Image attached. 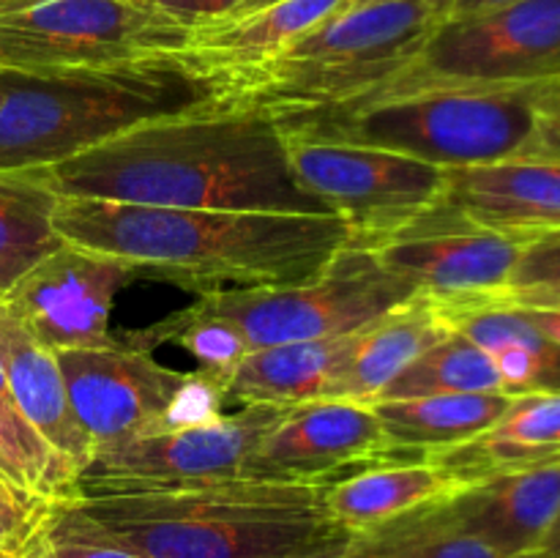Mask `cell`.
Instances as JSON below:
<instances>
[{"mask_svg":"<svg viewBox=\"0 0 560 558\" xmlns=\"http://www.w3.org/2000/svg\"><path fill=\"white\" fill-rule=\"evenodd\" d=\"M0 481L44 507L80 501L77 468L38 435L9 394H0Z\"/></svg>","mask_w":560,"mask_h":558,"instance_id":"83f0119b","label":"cell"},{"mask_svg":"<svg viewBox=\"0 0 560 558\" xmlns=\"http://www.w3.org/2000/svg\"><path fill=\"white\" fill-rule=\"evenodd\" d=\"M3 290H5V288H3V284H0V295H3Z\"/></svg>","mask_w":560,"mask_h":558,"instance_id":"7bdbcfd3","label":"cell"},{"mask_svg":"<svg viewBox=\"0 0 560 558\" xmlns=\"http://www.w3.org/2000/svg\"><path fill=\"white\" fill-rule=\"evenodd\" d=\"M441 211L470 228L517 241L560 230L558 159H509L448 170Z\"/></svg>","mask_w":560,"mask_h":558,"instance_id":"2e32d148","label":"cell"},{"mask_svg":"<svg viewBox=\"0 0 560 558\" xmlns=\"http://www.w3.org/2000/svg\"><path fill=\"white\" fill-rule=\"evenodd\" d=\"M441 312L452 332L490 356L509 394H560V345L517 310L474 304Z\"/></svg>","mask_w":560,"mask_h":558,"instance_id":"cb8c5ba5","label":"cell"},{"mask_svg":"<svg viewBox=\"0 0 560 558\" xmlns=\"http://www.w3.org/2000/svg\"><path fill=\"white\" fill-rule=\"evenodd\" d=\"M514 394H430L370 403L392 452L427 457L495 425Z\"/></svg>","mask_w":560,"mask_h":558,"instance_id":"d4e9b609","label":"cell"},{"mask_svg":"<svg viewBox=\"0 0 560 558\" xmlns=\"http://www.w3.org/2000/svg\"><path fill=\"white\" fill-rule=\"evenodd\" d=\"M394 457L408 454L388 449L372 405L315 399L288 408L257 441L244 465V479L331 481L359 465Z\"/></svg>","mask_w":560,"mask_h":558,"instance_id":"9a60e30c","label":"cell"},{"mask_svg":"<svg viewBox=\"0 0 560 558\" xmlns=\"http://www.w3.org/2000/svg\"><path fill=\"white\" fill-rule=\"evenodd\" d=\"M189 31L140 0H0V69L49 71L180 53Z\"/></svg>","mask_w":560,"mask_h":558,"instance_id":"30bf717a","label":"cell"},{"mask_svg":"<svg viewBox=\"0 0 560 558\" xmlns=\"http://www.w3.org/2000/svg\"><path fill=\"white\" fill-rule=\"evenodd\" d=\"M27 558H142V556L115 545V542L98 539V536H91L85 534V531L74 528V525L63 523V520L55 518V512L49 509L47 518H44L42 531H38L31 553H27Z\"/></svg>","mask_w":560,"mask_h":558,"instance_id":"1f68e13d","label":"cell"},{"mask_svg":"<svg viewBox=\"0 0 560 558\" xmlns=\"http://www.w3.org/2000/svg\"><path fill=\"white\" fill-rule=\"evenodd\" d=\"M514 3V0H448L446 9H443V20H465V16L485 14V11L501 9V5Z\"/></svg>","mask_w":560,"mask_h":558,"instance_id":"e575fe53","label":"cell"},{"mask_svg":"<svg viewBox=\"0 0 560 558\" xmlns=\"http://www.w3.org/2000/svg\"><path fill=\"white\" fill-rule=\"evenodd\" d=\"M520 558H550V556H541V553H528V556H520Z\"/></svg>","mask_w":560,"mask_h":558,"instance_id":"b9f144b4","label":"cell"},{"mask_svg":"<svg viewBox=\"0 0 560 558\" xmlns=\"http://www.w3.org/2000/svg\"><path fill=\"white\" fill-rule=\"evenodd\" d=\"M525 241L470 228L438 208L364 246L383 268L408 279L441 310L490 301L506 284Z\"/></svg>","mask_w":560,"mask_h":558,"instance_id":"5bb4252c","label":"cell"},{"mask_svg":"<svg viewBox=\"0 0 560 558\" xmlns=\"http://www.w3.org/2000/svg\"><path fill=\"white\" fill-rule=\"evenodd\" d=\"M366 3H381V0H345L342 9H353V5H366ZM448 0H443V9H446Z\"/></svg>","mask_w":560,"mask_h":558,"instance_id":"60d3db41","label":"cell"},{"mask_svg":"<svg viewBox=\"0 0 560 558\" xmlns=\"http://www.w3.org/2000/svg\"><path fill=\"white\" fill-rule=\"evenodd\" d=\"M137 274L118 257L60 244L3 290L0 310L49 350L102 348L118 339L109 334L113 306Z\"/></svg>","mask_w":560,"mask_h":558,"instance_id":"4fadbf2b","label":"cell"},{"mask_svg":"<svg viewBox=\"0 0 560 558\" xmlns=\"http://www.w3.org/2000/svg\"><path fill=\"white\" fill-rule=\"evenodd\" d=\"M560 454V394H517L495 425L470 441L427 454L459 487Z\"/></svg>","mask_w":560,"mask_h":558,"instance_id":"ffe728a7","label":"cell"},{"mask_svg":"<svg viewBox=\"0 0 560 558\" xmlns=\"http://www.w3.org/2000/svg\"><path fill=\"white\" fill-rule=\"evenodd\" d=\"M441 16L443 0H381L339 9L260 69L230 82V102L288 118L364 98L416 58Z\"/></svg>","mask_w":560,"mask_h":558,"instance_id":"8992f818","label":"cell"},{"mask_svg":"<svg viewBox=\"0 0 560 558\" xmlns=\"http://www.w3.org/2000/svg\"><path fill=\"white\" fill-rule=\"evenodd\" d=\"M355 337L284 342L252 348L230 372L222 397L241 405H304L331 399L339 375L348 367Z\"/></svg>","mask_w":560,"mask_h":558,"instance_id":"44dd1931","label":"cell"},{"mask_svg":"<svg viewBox=\"0 0 560 558\" xmlns=\"http://www.w3.org/2000/svg\"><path fill=\"white\" fill-rule=\"evenodd\" d=\"M509 310H517L525 321L534 323L541 334L560 345V310H523V306H509Z\"/></svg>","mask_w":560,"mask_h":558,"instance_id":"d590c367","label":"cell"},{"mask_svg":"<svg viewBox=\"0 0 560 558\" xmlns=\"http://www.w3.org/2000/svg\"><path fill=\"white\" fill-rule=\"evenodd\" d=\"M284 414V405H244L238 414H222L197 425L98 443L80 474V498L137 496L244 479L252 449Z\"/></svg>","mask_w":560,"mask_h":558,"instance_id":"8fae6325","label":"cell"},{"mask_svg":"<svg viewBox=\"0 0 560 558\" xmlns=\"http://www.w3.org/2000/svg\"><path fill=\"white\" fill-rule=\"evenodd\" d=\"M0 361L9 397L38 435L82 474L93 441L69 403L58 356L38 342L20 321L0 310Z\"/></svg>","mask_w":560,"mask_h":558,"instance_id":"d6986e66","label":"cell"},{"mask_svg":"<svg viewBox=\"0 0 560 558\" xmlns=\"http://www.w3.org/2000/svg\"><path fill=\"white\" fill-rule=\"evenodd\" d=\"M44 503H33L27 498L16 496L11 487H5L0 481V514H20V512H31V509H42Z\"/></svg>","mask_w":560,"mask_h":558,"instance_id":"74e56055","label":"cell"},{"mask_svg":"<svg viewBox=\"0 0 560 558\" xmlns=\"http://www.w3.org/2000/svg\"><path fill=\"white\" fill-rule=\"evenodd\" d=\"M525 159H558L560 162V80L541 85L536 137Z\"/></svg>","mask_w":560,"mask_h":558,"instance_id":"836d02e7","label":"cell"},{"mask_svg":"<svg viewBox=\"0 0 560 558\" xmlns=\"http://www.w3.org/2000/svg\"><path fill=\"white\" fill-rule=\"evenodd\" d=\"M180 53L49 71L0 69V170H47L120 131L228 102Z\"/></svg>","mask_w":560,"mask_h":558,"instance_id":"277c9868","label":"cell"},{"mask_svg":"<svg viewBox=\"0 0 560 558\" xmlns=\"http://www.w3.org/2000/svg\"><path fill=\"white\" fill-rule=\"evenodd\" d=\"M126 342L140 345V348L153 350L156 345L175 342L184 350H189L195 359L197 372L211 377L219 388L230 377V372L241 364L246 353H249V342L238 326H233L224 317L213 315V312L202 310L200 304H189L184 310L173 312V315L162 317L153 323L151 328H140V332L120 334Z\"/></svg>","mask_w":560,"mask_h":558,"instance_id":"f546056e","label":"cell"},{"mask_svg":"<svg viewBox=\"0 0 560 558\" xmlns=\"http://www.w3.org/2000/svg\"><path fill=\"white\" fill-rule=\"evenodd\" d=\"M69 403L93 446L222 416V388L202 372L164 367L124 337L102 348L55 350Z\"/></svg>","mask_w":560,"mask_h":558,"instance_id":"ba28073f","label":"cell"},{"mask_svg":"<svg viewBox=\"0 0 560 558\" xmlns=\"http://www.w3.org/2000/svg\"><path fill=\"white\" fill-rule=\"evenodd\" d=\"M140 3L151 9L153 14L191 31V27L208 25V22L235 14L246 0H140Z\"/></svg>","mask_w":560,"mask_h":558,"instance_id":"d6a6232c","label":"cell"},{"mask_svg":"<svg viewBox=\"0 0 560 558\" xmlns=\"http://www.w3.org/2000/svg\"><path fill=\"white\" fill-rule=\"evenodd\" d=\"M541 85L416 88L273 120L299 140L383 148L443 170L479 167L528 156Z\"/></svg>","mask_w":560,"mask_h":558,"instance_id":"5b68a950","label":"cell"},{"mask_svg":"<svg viewBox=\"0 0 560 558\" xmlns=\"http://www.w3.org/2000/svg\"><path fill=\"white\" fill-rule=\"evenodd\" d=\"M342 5L345 0H277L246 14L191 27L180 55L208 74L233 82L260 69L301 33L337 14Z\"/></svg>","mask_w":560,"mask_h":558,"instance_id":"ac0fdd59","label":"cell"},{"mask_svg":"<svg viewBox=\"0 0 560 558\" xmlns=\"http://www.w3.org/2000/svg\"><path fill=\"white\" fill-rule=\"evenodd\" d=\"M42 173L58 197L197 211L334 213L295 178L277 120L230 98L137 124Z\"/></svg>","mask_w":560,"mask_h":558,"instance_id":"6da1fadb","label":"cell"},{"mask_svg":"<svg viewBox=\"0 0 560 558\" xmlns=\"http://www.w3.org/2000/svg\"><path fill=\"white\" fill-rule=\"evenodd\" d=\"M452 326L435 299L416 293L359 332L348 367L334 386L331 399L375 403L383 388L421 353L446 339Z\"/></svg>","mask_w":560,"mask_h":558,"instance_id":"603a6c76","label":"cell"},{"mask_svg":"<svg viewBox=\"0 0 560 558\" xmlns=\"http://www.w3.org/2000/svg\"><path fill=\"white\" fill-rule=\"evenodd\" d=\"M5 487H9V485H5Z\"/></svg>","mask_w":560,"mask_h":558,"instance_id":"ee69618b","label":"cell"},{"mask_svg":"<svg viewBox=\"0 0 560 558\" xmlns=\"http://www.w3.org/2000/svg\"><path fill=\"white\" fill-rule=\"evenodd\" d=\"M58 191L42 170H0V284L16 277L63 244L55 233L52 213Z\"/></svg>","mask_w":560,"mask_h":558,"instance_id":"484cf974","label":"cell"},{"mask_svg":"<svg viewBox=\"0 0 560 558\" xmlns=\"http://www.w3.org/2000/svg\"><path fill=\"white\" fill-rule=\"evenodd\" d=\"M416 293V284L383 268L372 252L348 246L315 279L282 288L202 290L197 304L238 326L249 348H268L350 337Z\"/></svg>","mask_w":560,"mask_h":558,"instance_id":"52a82bcc","label":"cell"},{"mask_svg":"<svg viewBox=\"0 0 560 558\" xmlns=\"http://www.w3.org/2000/svg\"><path fill=\"white\" fill-rule=\"evenodd\" d=\"M485 304L560 310V230L525 241L506 284Z\"/></svg>","mask_w":560,"mask_h":558,"instance_id":"4dcf8cb0","label":"cell"},{"mask_svg":"<svg viewBox=\"0 0 560 558\" xmlns=\"http://www.w3.org/2000/svg\"><path fill=\"white\" fill-rule=\"evenodd\" d=\"M448 498L350 534V542L364 558H503L459 523Z\"/></svg>","mask_w":560,"mask_h":558,"instance_id":"4316f807","label":"cell"},{"mask_svg":"<svg viewBox=\"0 0 560 558\" xmlns=\"http://www.w3.org/2000/svg\"><path fill=\"white\" fill-rule=\"evenodd\" d=\"M463 487L424 457L366 463L326 481V512L348 534H361Z\"/></svg>","mask_w":560,"mask_h":558,"instance_id":"7402d4cb","label":"cell"},{"mask_svg":"<svg viewBox=\"0 0 560 558\" xmlns=\"http://www.w3.org/2000/svg\"><path fill=\"white\" fill-rule=\"evenodd\" d=\"M430 394H509L490 356L452 332L399 372L377 399L430 397ZM375 399V403H377Z\"/></svg>","mask_w":560,"mask_h":558,"instance_id":"f1b7e54d","label":"cell"},{"mask_svg":"<svg viewBox=\"0 0 560 558\" xmlns=\"http://www.w3.org/2000/svg\"><path fill=\"white\" fill-rule=\"evenodd\" d=\"M295 558H364V556L355 550L353 542H350V536H345V539L331 542V545L317 547V550L304 553V556H295Z\"/></svg>","mask_w":560,"mask_h":558,"instance_id":"8d00e7d4","label":"cell"},{"mask_svg":"<svg viewBox=\"0 0 560 558\" xmlns=\"http://www.w3.org/2000/svg\"><path fill=\"white\" fill-rule=\"evenodd\" d=\"M536 553H541V556H550V558H560V512H558L556 523H552L550 531H547L545 539H541L539 550Z\"/></svg>","mask_w":560,"mask_h":558,"instance_id":"f35d334b","label":"cell"},{"mask_svg":"<svg viewBox=\"0 0 560 558\" xmlns=\"http://www.w3.org/2000/svg\"><path fill=\"white\" fill-rule=\"evenodd\" d=\"M288 140L293 173L350 228V246L377 239L435 213L446 200L448 170L405 153L326 140Z\"/></svg>","mask_w":560,"mask_h":558,"instance_id":"7c38bea8","label":"cell"},{"mask_svg":"<svg viewBox=\"0 0 560 558\" xmlns=\"http://www.w3.org/2000/svg\"><path fill=\"white\" fill-rule=\"evenodd\" d=\"M448 503L459 523L503 558L536 553L560 512V454L465 485Z\"/></svg>","mask_w":560,"mask_h":558,"instance_id":"e0dca14e","label":"cell"},{"mask_svg":"<svg viewBox=\"0 0 560 558\" xmlns=\"http://www.w3.org/2000/svg\"><path fill=\"white\" fill-rule=\"evenodd\" d=\"M271 3H277V0H246V3L235 11V14H246V11L262 9V5H271ZM235 14H230V16H235Z\"/></svg>","mask_w":560,"mask_h":558,"instance_id":"ab89813d","label":"cell"},{"mask_svg":"<svg viewBox=\"0 0 560 558\" xmlns=\"http://www.w3.org/2000/svg\"><path fill=\"white\" fill-rule=\"evenodd\" d=\"M556 80L560 0H514L485 14L438 22L394 80L355 102L416 88H523Z\"/></svg>","mask_w":560,"mask_h":558,"instance_id":"9c48e42d","label":"cell"},{"mask_svg":"<svg viewBox=\"0 0 560 558\" xmlns=\"http://www.w3.org/2000/svg\"><path fill=\"white\" fill-rule=\"evenodd\" d=\"M52 224L63 244L118 257L195 293L228 282H306L350 246V228L337 213L197 211L60 197Z\"/></svg>","mask_w":560,"mask_h":558,"instance_id":"7a4b0ae2","label":"cell"},{"mask_svg":"<svg viewBox=\"0 0 560 558\" xmlns=\"http://www.w3.org/2000/svg\"><path fill=\"white\" fill-rule=\"evenodd\" d=\"M326 481L233 479L184 490L80 498L55 518L142 558H295L350 536Z\"/></svg>","mask_w":560,"mask_h":558,"instance_id":"3957f363","label":"cell"}]
</instances>
